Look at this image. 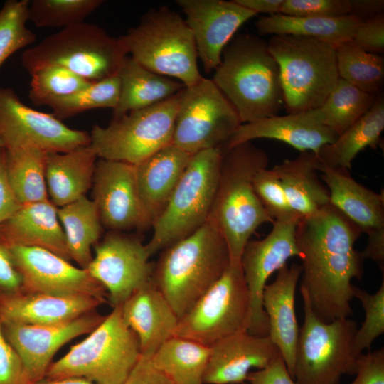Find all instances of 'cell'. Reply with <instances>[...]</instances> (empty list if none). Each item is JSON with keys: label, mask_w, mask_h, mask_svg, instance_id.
<instances>
[{"label": "cell", "mask_w": 384, "mask_h": 384, "mask_svg": "<svg viewBox=\"0 0 384 384\" xmlns=\"http://www.w3.org/2000/svg\"><path fill=\"white\" fill-rule=\"evenodd\" d=\"M0 384H27L21 360L4 335L1 319Z\"/></svg>", "instance_id": "obj_47"}, {"label": "cell", "mask_w": 384, "mask_h": 384, "mask_svg": "<svg viewBox=\"0 0 384 384\" xmlns=\"http://www.w3.org/2000/svg\"><path fill=\"white\" fill-rule=\"evenodd\" d=\"M29 98L36 105L70 95L90 82L69 70L55 65L41 68L30 74Z\"/></svg>", "instance_id": "obj_42"}, {"label": "cell", "mask_w": 384, "mask_h": 384, "mask_svg": "<svg viewBox=\"0 0 384 384\" xmlns=\"http://www.w3.org/2000/svg\"><path fill=\"white\" fill-rule=\"evenodd\" d=\"M117 75L120 92L113 117L161 102L186 87L179 81L146 69L129 55L124 58Z\"/></svg>", "instance_id": "obj_31"}, {"label": "cell", "mask_w": 384, "mask_h": 384, "mask_svg": "<svg viewBox=\"0 0 384 384\" xmlns=\"http://www.w3.org/2000/svg\"><path fill=\"white\" fill-rule=\"evenodd\" d=\"M384 129V100L378 94L370 108L337 139L324 145L316 154L328 166L349 170L356 155L367 147L375 149Z\"/></svg>", "instance_id": "obj_33"}, {"label": "cell", "mask_w": 384, "mask_h": 384, "mask_svg": "<svg viewBox=\"0 0 384 384\" xmlns=\"http://www.w3.org/2000/svg\"><path fill=\"white\" fill-rule=\"evenodd\" d=\"M216 194L210 215L223 235L230 265H240L243 249L260 225L274 223L256 195L252 180L269 157L251 142L222 151Z\"/></svg>", "instance_id": "obj_4"}, {"label": "cell", "mask_w": 384, "mask_h": 384, "mask_svg": "<svg viewBox=\"0 0 384 384\" xmlns=\"http://www.w3.org/2000/svg\"><path fill=\"white\" fill-rule=\"evenodd\" d=\"M102 0H32L28 14L36 26L60 29L81 23L103 4Z\"/></svg>", "instance_id": "obj_40"}, {"label": "cell", "mask_w": 384, "mask_h": 384, "mask_svg": "<svg viewBox=\"0 0 384 384\" xmlns=\"http://www.w3.org/2000/svg\"><path fill=\"white\" fill-rule=\"evenodd\" d=\"M0 234L10 247H38L71 260L58 207L49 199L21 205L0 224Z\"/></svg>", "instance_id": "obj_27"}, {"label": "cell", "mask_w": 384, "mask_h": 384, "mask_svg": "<svg viewBox=\"0 0 384 384\" xmlns=\"http://www.w3.org/2000/svg\"><path fill=\"white\" fill-rule=\"evenodd\" d=\"M317 168V156L311 151L300 152L297 158L273 167L291 208L300 218L313 216L330 203L329 190Z\"/></svg>", "instance_id": "obj_30"}, {"label": "cell", "mask_w": 384, "mask_h": 384, "mask_svg": "<svg viewBox=\"0 0 384 384\" xmlns=\"http://www.w3.org/2000/svg\"><path fill=\"white\" fill-rule=\"evenodd\" d=\"M250 306L240 265H230L221 277L181 317L174 336L210 347L217 341L247 330Z\"/></svg>", "instance_id": "obj_12"}, {"label": "cell", "mask_w": 384, "mask_h": 384, "mask_svg": "<svg viewBox=\"0 0 384 384\" xmlns=\"http://www.w3.org/2000/svg\"><path fill=\"white\" fill-rule=\"evenodd\" d=\"M71 260L87 269L92 260L91 249L101 239L103 232L97 207L86 196L58 208Z\"/></svg>", "instance_id": "obj_34"}, {"label": "cell", "mask_w": 384, "mask_h": 384, "mask_svg": "<svg viewBox=\"0 0 384 384\" xmlns=\"http://www.w3.org/2000/svg\"><path fill=\"white\" fill-rule=\"evenodd\" d=\"M220 148L194 154L174 190L164 210L152 226L146 244L151 257L188 237L208 219L220 176Z\"/></svg>", "instance_id": "obj_9"}, {"label": "cell", "mask_w": 384, "mask_h": 384, "mask_svg": "<svg viewBox=\"0 0 384 384\" xmlns=\"http://www.w3.org/2000/svg\"><path fill=\"white\" fill-rule=\"evenodd\" d=\"M119 38L127 55L154 73L175 78L186 87L203 78L191 29L178 13L167 7L149 10Z\"/></svg>", "instance_id": "obj_8"}, {"label": "cell", "mask_w": 384, "mask_h": 384, "mask_svg": "<svg viewBox=\"0 0 384 384\" xmlns=\"http://www.w3.org/2000/svg\"><path fill=\"white\" fill-rule=\"evenodd\" d=\"M361 21L352 14L323 18L276 14L260 17L255 26L262 36L273 34L303 36L325 41L336 48L342 43L352 40Z\"/></svg>", "instance_id": "obj_32"}, {"label": "cell", "mask_w": 384, "mask_h": 384, "mask_svg": "<svg viewBox=\"0 0 384 384\" xmlns=\"http://www.w3.org/2000/svg\"><path fill=\"white\" fill-rule=\"evenodd\" d=\"M28 0H8L0 9V68L17 50L33 43L35 33L26 26Z\"/></svg>", "instance_id": "obj_41"}, {"label": "cell", "mask_w": 384, "mask_h": 384, "mask_svg": "<svg viewBox=\"0 0 384 384\" xmlns=\"http://www.w3.org/2000/svg\"><path fill=\"white\" fill-rule=\"evenodd\" d=\"M232 384H250L248 382L245 381V382H242V383H232Z\"/></svg>", "instance_id": "obj_56"}, {"label": "cell", "mask_w": 384, "mask_h": 384, "mask_svg": "<svg viewBox=\"0 0 384 384\" xmlns=\"http://www.w3.org/2000/svg\"><path fill=\"white\" fill-rule=\"evenodd\" d=\"M11 250L23 279V293L87 296L107 302V292L87 270L38 247L12 246Z\"/></svg>", "instance_id": "obj_18"}, {"label": "cell", "mask_w": 384, "mask_h": 384, "mask_svg": "<svg viewBox=\"0 0 384 384\" xmlns=\"http://www.w3.org/2000/svg\"><path fill=\"white\" fill-rule=\"evenodd\" d=\"M4 150L6 178L20 204L48 200L46 181L47 153L33 148Z\"/></svg>", "instance_id": "obj_36"}, {"label": "cell", "mask_w": 384, "mask_h": 384, "mask_svg": "<svg viewBox=\"0 0 384 384\" xmlns=\"http://www.w3.org/2000/svg\"><path fill=\"white\" fill-rule=\"evenodd\" d=\"M104 303L87 296L21 293L0 299V319L16 324L54 325L96 310Z\"/></svg>", "instance_id": "obj_28"}, {"label": "cell", "mask_w": 384, "mask_h": 384, "mask_svg": "<svg viewBox=\"0 0 384 384\" xmlns=\"http://www.w3.org/2000/svg\"><path fill=\"white\" fill-rule=\"evenodd\" d=\"M211 80L242 124L277 115L284 106L279 65L267 43L254 35L240 34L228 43Z\"/></svg>", "instance_id": "obj_3"}, {"label": "cell", "mask_w": 384, "mask_h": 384, "mask_svg": "<svg viewBox=\"0 0 384 384\" xmlns=\"http://www.w3.org/2000/svg\"><path fill=\"white\" fill-rule=\"evenodd\" d=\"M242 6L258 13L269 15L280 14L284 0H235Z\"/></svg>", "instance_id": "obj_54"}, {"label": "cell", "mask_w": 384, "mask_h": 384, "mask_svg": "<svg viewBox=\"0 0 384 384\" xmlns=\"http://www.w3.org/2000/svg\"><path fill=\"white\" fill-rule=\"evenodd\" d=\"M353 297L361 302L365 311L364 321L353 339V353L357 357L364 350L369 351L374 340L384 332V280L374 294L354 286Z\"/></svg>", "instance_id": "obj_43"}, {"label": "cell", "mask_w": 384, "mask_h": 384, "mask_svg": "<svg viewBox=\"0 0 384 384\" xmlns=\"http://www.w3.org/2000/svg\"><path fill=\"white\" fill-rule=\"evenodd\" d=\"M176 3L186 16L198 58L206 73L215 70L235 33L257 14L235 0H178Z\"/></svg>", "instance_id": "obj_20"}, {"label": "cell", "mask_w": 384, "mask_h": 384, "mask_svg": "<svg viewBox=\"0 0 384 384\" xmlns=\"http://www.w3.org/2000/svg\"><path fill=\"white\" fill-rule=\"evenodd\" d=\"M94 248L95 256L85 270L105 287L112 307L122 305L151 279L154 262L139 236L109 230Z\"/></svg>", "instance_id": "obj_16"}, {"label": "cell", "mask_w": 384, "mask_h": 384, "mask_svg": "<svg viewBox=\"0 0 384 384\" xmlns=\"http://www.w3.org/2000/svg\"><path fill=\"white\" fill-rule=\"evenodd\" d=\"M203 376V384H232L247 381L253 370L269 366L280 353L269 336L247 330L215 343Z\"/></svg>", "instance_id": "obj_22"}, {"label": "cell", "mask_w": 384, "mask_h": 384, "mask_svg": "<svg viewBox=\"0 0 384 384\" xmlns=\"http://www.w3.org/2000/svg\"><path fill=\"white\" fill-rule=\"evenodd\" d=\"M180 95L113 117L106 127L94 125L90 146L100 159L139 164L172 144Z\"/></svg>", "instance_id": "obj_11"}, {"label": "cell", "mask_w": 384, "mask_h": 384, "mask_svg": "<svg viewBox=\"0 0 384 384\" xmlns=\"http://www.w3.org/2000/svg\"><path fill=\"white\" fill-rule=\"evenodd\" d=\"M252 185L260 201L274 220L299 216L291 208L273 168L267 167L258 171L253 178Z\"/></svg>", "instance_id": "obj_44"}, {"label": "cell", "mask_w": 384, "mask_h": 384, "mask_svg": "<svg viewBox=\"0 0 384 384\" xmlns=\"http://www.w3.org/2000/svg\"><path fill=\"white\" fill-rule=\"evenodd\" d=\"M267 46L279 65L288 114L321 107L340 78L336 47L321 40L291 35H274Z\"/></svg>", "instance_id": "obj_6"}, {"label": "cell", "mask_w": 384, "mask_h": 384, "mask_svg": "<svg viewBox=\"0 0 384 384\" xmlns=\"http://www.w3.org/2000/svg\"><path fill=\"white\" fill-rule=\"evenodd\" d=\"M97 158L90 145L64 153H47V191L49 200L56 207L85 196L92 188Z\"/></svg>", "instance_id": "obj_29"}, {"label": "cell", "mask_w": 384, "mask_h": 384, "mask_svg": "<svg viewBox=\"0 0 384 384\" xmlns=\"http://www.w3.org/2000/svg\"><path fill=\"white\" fill-rule=\"evenodd\" d=\"M339 78L358 89L376 96L383 84L384 60L367 52L352 40L336 48Z\"/></svg>", "instance_id": "obj_38"}, {"label": "cell", "mask_w": 384, "mask_h": 384, "mask_svg": "<svg viewBox=\"0 0 384 384\" xmlns=\"http://www.w3.org/2000/svg\"><path fill=\"white\" fill-rule=\"evenodd\" d=\"M247 382L250 384H297L281 353L267 367L251 371Z\"/></svg>", "instance_id": "obj_50"}, {"label": "cell", "mask_w": 384, "mask_h": 384, "mask_svg": "<svg viewBox=\"0 0 384 384\" xmlns=\"http://www.w3.org/2000/svg\"><path fill=\"white\" fill-rule=\"evenodd\" d=\"M137 335L113 307L89 336L50 364L46 378H82L97 384H122L139 358Z\"/></svg>", "instance_id": "obj_7"}, {"label": "cell", "mask_w": 384, "mask_h": 384, "mask_svg": "<svg viewBox=\"0 0 384 384\" xmlns=\"http://www.w3.org/2000/svg\"><path fill=\"white\" fill-rule=\"evenodd\" d=\"M304 320L295 350L293 378L297 384H339L343 375L356 373L353 353L356 322L348 318L324 322L313 312L300 289Z\"/></svg>", "instance_id": "obj_10"}, {"label": "cell", "mask_w": 384, "mask_h": 384, "mask_svg": "<svg viewBox=\"0 0 384 384\" xmlns=\"http://www.w3.org/2000/svg\"><path fill=\"white\" fill-rule=\"evenodd\" d=\"M0 139L5 149L33 148L46 153L90 144V133L28 107L10 87H0Z\"/></svg>", "instance_id": "obj_14"}, {"label": "cell", "mask_w": 384, "mask_h": 384, "mask_svg": "<svg viewBox=\"0 0 384 384\" xmlns=\"http://www.w3.org/2000/svg\"><path fill=\"white\" fill-rule=\"evenodd\" d=\"M122 384H174L157 370L149 358L140 355L137 363Z\"/></svg>", "instance_id": "obj_51"}, {"label": "cell", "mask_w": 384, "mask_h": 384, "mask_svg": "<svg viewBox=\"0 0 384 384\" xmlns=\"http://www.w3.org/2000/svg\"><path fill=\"white\" fill-rule=\"evenodd\" d=\"M120 306L124 321L138 338L141 356L151 358L174 335L178 318L151 279Z\"/></svg>", "instance_id": "obj_25"}, {"label": "cell", "mask_w": 384, "mask_h": 384, "mask_svg": "<svg viewBox=\"0 0 384 384\" xmlns=\"http://www.w3.org/2000/svg\"><path fill=\"white\" fill-rule=\"evenodd\" d=\"M0 148H4V146H3V143H2V142L1 141V139H0Z\"/></svg>", "instance_id": "obj_57"}, {"label": "cell", "mask_w": 384, "mask_h": 384, "mask_svg": "<svg viewBox=\"0 0 384 384\" xmlns=\"http://www.w3.org/2000/svg\"><path fill=\"white\" fill-rule=\"evenodd\" d=\"M352 41L367 52L380 54L384 51V14L363 20L357 26Z\"/></svg>", "instance_id": "obj_48"}, {"label": "cell", "mask_w": 384, "mask_h": 384, "mask_svg": "<svg viewBox=\"0 0 384 384\" xmlns=\"http://www.w3.org/2000/svg\"><path fill=\"white\" fill-rule=\"evenodd\" d=\"M91 188L103 228L120 232L139 230L141 213L134 164L100 159Z\"/></svg>", "instance_id": "obj_21"}, {"label": "cell", "mask_w": 384, "mask_h": 384, "mask_svg": "<svg viewBox=\"0 0 384 384\" xmlns=\"http://www.w3.org/2000/svg\"><path fill=\"white\" fill-rule=\"evenodd\" d=\"M338 137L309 110L241 124L221 149L225 151L255 139L267 138L285 142L300 152L311 151L317 154L324 145L334 142Z\"/></svg>", "instance_id": "obj_24"}, {"label": "cell", "mask_w": 384, "mask_h": 384, "mask_svg": "<svg viewBox=\"0 0 384 384\" xmlns=\"http://www.w3.org/2000/svg\"><path fill=\"white\" fill-rule=\"evenodd\" d=\"M193 155L171 144L134 164L141 213L138 231L152 228Z\"/></svg>", "instance_id": "obj_23"}, {"label": "cell", "mask_w": 384, "mask_h": 384, "mask_svg": "<svg viewBox=\"0 0 384 384\" xmlns=\"http://www.w3.org/2000/svg\"><path fill=\"white\" fill-rule=\"evenodd\" d=\"M356 378L351 384H384V348L361 353Z\"/></svg>", "instance_id": "obj_49"}, {"label": "cell", "mask_w": 384, "mask_h": 384, "mask_svg": "<svg viewBox=\"0 0 384 384\" xmlns=\"http://www.w3.org/2000/svg\"><path fill=\"white\" fill-rule=\"evenodd\" d=\"M21 206L9 184L5 169V150L0 148V224Z\"/></svg>", "instance_id": "obj_52"}, {"label": "cell", "mask_w": 384, "mask_h": 384, "mask_svg": "<svg viewBox=\"0 0 384 384\" xmlns=\"http://www.w3.org/2000/svg\"><path fill=\"white\" fill-rule=\"evenodd\" d=\"M376 96L339 78L323 105L312 110L322 124L339 136L370 110Z\"/></svg>", "instance_id": "obj_37"}, {"label": "cell", "mask_w": 384, "mask_h": 384, "mask_svg": "<svg viewBox=\"0 0 384 384\" xmlns=\"http://www.w3.org/2000/svg\"><path fill=\"white\" fill-rule=\"evenodd\" d=\"M105 316L94 310L54 325L3 322V331L21 360L27 384H31L46 376L58 349L72 339L90 334Z\"/></svg>", "instance_id": "obj_19"}, {"label": "cell", "mask_w": 384, "mask_h": 384, "mask_svg": "<svg viewBox=\"0 0 384 384\" xmlns=\"http://www.w3.org/2000/svg\"><path fill=\"white\" fill-rule=\"evenodd\" d=\"M351 0H284L280 14L331 18L351 14Z\"/></svg>", "instance_id": "obj_45"}, {"label": "cell", "mask_w": 384, "mask_h": 384, "mask_svg": "<svg viewBox=\"0 0 384 384\" xmlns=\"http://www.w3.org/2000/svg\"><path fill=\"white\" fill-rule=\"evenodd\" d=\"M230 265L226 241L209 218L196 231L160 252L151 280L179 319Z\"/></svg>", "instance_id": "obj_2"}, {"label": "cell", "mask_w": 384, "mask_h": 384, "mask_svg": "<svg viewBox=\"0 0 384 384\" xmlns=\"http://www.w3.org/2000/svg\"><path fill=\"white\" fill-rule=\"evenodd\" d=\"M31 384H97L82 378H64L59 379H50L44 377Z\"/></svg>", "instance_id": "obj_55"}, {"label": "cell", "mask_w": 384, "mask_h": 384, "mask_svg": "<svg viewBox=\"0 0 384 384\" xmlns=\"http://www.w3.org/2000/svg\"><path fill=\"white\" fill-rule=\"evenodd\" d=\"M210 351V347L198 342L173 336L149 360L174 384H203Z\"/></svg>", "instance_id": "obj_35"}, {"label": "cell", "mask_w": 384, "mask_h": 384, "mask_svg": "<svg viewBox=\"0 0 384 384\" xmlns=\"http://www.w3.org/2000/svg\"><path fill=\"white\" fill-rule=\"evenodd\" d=\"M361 231L331 203L316 215L300 218L296 240L302 260L300 289L324 322L353 314V279L363 275V258L355 249Z\"/></svg>", "instance_id": "obj_1"}, {"label": "cell", "mask_w": 384, "mask_h": 384, "mask_svg": "<svg viewBox=\"0 0 384 384\" xmlns=\"http://www.w3.org/2000/svg\"><path fill=\"white\" fill-rule=\"evenodd\" d=\"M301 273L300 265L286 264L277 271L274 282L266 284L262 294V306L269 323L268 336L280 352L292 378L299 331L295 292Z\"/></svg>", "instance_id": "obj_26"}, {"label": "cell", "mask_w": 384, "mask_h": 384, "mask_svg": "<svg viewBox=\"0 0 384 384\" xmlns=\"http://www.w3.org/2000/svg\"><path fill=\"white\" fill-rule=\"evenodd\" d=\"M119 37L86 22L51 34L24 50L22 67L29 73L50 65L65 68L90 82L118 74L127 56Z\"/></svg>", "instance_id": "obj_5"}, {"label": "cell", "mask_w": 384, "mask_h": 384, "mask_svg": "<svg viewBox=\"0 0 384 384\" xmlns=\"http://www.w3.org/2000/svg\"><path fill=\"white\" fill-rule=\"evenodd\" d=\"M351 14L366 20L383 13L384 1L383 0H351Z\"/></svg>", "instance_id": "obj_53"}, {"label": "cell", "mask_w": 384, "mask_h": 384, "mask_svg": "<svg viewBox=\"0 0 384 384\" xmlns=\"http://www.w3.org/2000/svg\"><path fill=\"white\" fill-rule=\"evenodd\" d=\"M300 219L295 216L274 220L267 235L262 240H249L240 258V267L250 297V317L247 331L257 336H268L269 323L262 306V294L269 277L287 264L292 257L300 256L296 228Z\"/></svg>", "instance_id": "obj_15"}, {"label": "cell", "mask_w": 384, "mask_h": 384, "mask_svg": "<svg viewBox=\"0 0 384 384\" xmlns=\"http://www.w3.org/2000/svg\"><path fill=\"white\" fill-rule=\"evenodd\" d=\"M317 169L329 190L330 203L368 235L366 247L361 252L363 258L373 260L383 271V192L376 193L359 183L349 170L328 166L319 159Z\"/></svg>", "instance_id": "obj_17"}, {"label": "cell", "mask_w": 384, "mask_h": 384, "mask_svg": "<svg viewBox=\"0 0 384 384\" xmlns=\"http://www.w3.org/2000/svg\"><path fill=\"white\" fill-rule=\"evenodd\" d=\"M241 124L236 110L213 81L203 77L181 91L172 144L191 154L221 149Z\"/></svg>", "instance_id": "obj_13"}, {"label": "cell", "mask_w": 384, "mask_h": 384, "mask_svg": "<svg viewBox=\"0 0 384 384\" xmlns=\"http://www.w3.org/2000/svg\"><path fill=\"white\" fill-rule=\"evenodd\" d=\"M119 92L120 82L117 75L92 82L78 92L50 101L46 106L62 121L92 109L112 108L113 110L118 103Z\"/></svg>", "instance_id": "obj_39"}, {"label": "cell", "mask_w": 384, "mask_h": 384, "mask_svg": "<svg viewBox=\"0 0 384 384\" xmlns=\"http://www.w3.org/2000/svg\"><path fill=\"white\" fill-rule=\"evenodd\" d=\"M23 292V277L16 267L11 247L0 234V299Z\"/></svg>", "instance_id": "obj_46"}]
</instances>
